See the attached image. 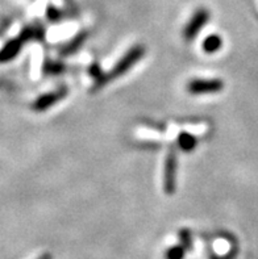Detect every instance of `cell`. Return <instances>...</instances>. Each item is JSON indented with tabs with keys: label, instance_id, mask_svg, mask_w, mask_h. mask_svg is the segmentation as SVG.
Returning a JSON list of instances; mask_svg holds the SVG:
<instances>
[{
	"label": "cell",
	"instance_id": "3",
	"mask_svg": "<svg viewBox=\"0 0 258 259\" xmlns=\"http://www.w3.org/2000/svg\"><path fill=\"white\" fill-rule=\"evenodd\" d=\"M176 172H178V158L174 150L169 151L165 159L164 190L167 195H173L176 190Z\"/></svg>",
	"mask_w": 258,
	"mask_h": 259
},
{
	"label": "cell",
	"instance_id": "10",
	"mask_svg": "<svg viewBox=\"0 0 258 259\" xmlns=\"http://www.w3.org/2000/svg\"><path fill=\"white\" fill-rule=\"evenodd\" d=\"M196 144H198V140L195 136L190 135L187 132H182L178 136V145L183 151L194 150L196 148Z\"/></svg>",
	"mask_w": 258,
	"mask_h": 259
},
{
	"label": "cell",
	"instance_id": "15",
	"mask_svg": "<svg viewBox=\"0 0 258 259\" xmlns=\"http://www.w3.org/2000/svg\"><path fill=\"white\" fill-rule=\"evenodd\" d=\"M37 259H53V255L50 253H44L43 255H40Z\"/></svg>",
	"mask_w": 258,
	"mask_h": 259
},
{
	"label": "cell",
	"instance_id": "1",
	"mask_svg": "<svg viewBox=\"0 0 258 259\" xmlns=\"http://www.w3.org/2000/svg\"><path fill=\"white\" fill-rule=\"evenodd\" d=\"M144 56L145 46L134 45L133 48H131V49L125 53L124 56L121 57L120 61L112 67L111 71L107 72V74L101 72L100 75L95 79V89H98V87L100 89V87H103L104 84H107L108 82H111V80L119 78V76L124 75L125 72L129 71V70H131Z\"/></svg>",
	"mask_w": 258,
	"mask_h": 259
},
{
	"label": "cell",
	"instance_id": "12",
	"mask_svg": "<svg viewBox=\"0 0 258 259\" xmlns=\"http://www.w3.org/2000/svg\"><path fill=\"white\" fill-rule=\"evenodd\" d=\"M187 250L182 246V245H176V246H171L166 250L165 253V259H183L186 255Z\"/></svg>",
	"mask_w": 258,
	"mask_h": 259
},
{
	"label": "cell",
	"instance_id": "8",
	"mask_svg": "<svg viewBox=\"0 0 258 259\" xmlns=\"http://www.w3.org/2000/svg\"><path fill=\"white\" fill-rule=\"evenodd\" d=\"M88 33L86 30H82V32H79L77 36H74V38L70 39L69 42L65 44V46L61 50V54L62 56H72V54H76L82 45L85 44V41L87 39Z\"/></svg>",
	"mask_w": 258,
	"mask_h": 259
},
{
	"label": "cell",
	"instance_id": "4",
	"mask_svg": "<svg viewBox=\"0 0 258 259\" xmlns=\"http://www.w3.org/2000/svg\"><path fill=\"white\" fill-rule=\"evenodd\" d=\"M209 20V12L206 10V8H199L193 15L191 20L187 23L186 28L183 30V37L186 39L187 42L193 41L199 32L202 30V28L208 23Z\"/></svg>",
	"mask_w": 258,
	"mask_h": 259
},
{
	"label": "cell",
	"instance_id": "5",
	"mask_svg": "<svg viewBox=\"0 0 258 259\" xmlns=\"http://www.w3.org/2000/svg\"><path fill=\"white\" fill-rule=\"evenodd\" d=\"M67 95H69V89H66V87H61V89L54 90L52 92L44 94V95L37 99L36 102L33 103V109L37 112L46 111V109L52 108L53 105H56L61 100H63Z\"/></svg>",
	"mask_w": 258,
	"mask_h": 259
},
{
	"label": "cell",
	"instance_id": "9",
	"mask_svg": "<svg viewBox=\"0 0 258 259\" xmlns=\"http://www.w3.org/2000/svg\"><path fill=\"white\" fill-rule=\"evenodd\" d=\"M223 46V39L222 37L217 36V34H211V36L207 37L202 44L203 50L207 53V54H213V53L219 52V49Z\"/></svg>",
	"mask_w": 258,
	"mask_h": 259
},
{
	"label": "cell",
	"instance_id": "14",
	"mask_svg": "<svg viewBox=\"0 0 258 259\" xmlns=\"http://www.w3.org/2000/svg\"><path fill=\"white\" fill-rule=\"evenodd\" d=\"M46 16H48V19H49L50 21L56 23V21H59V20H61V12H59L57 8H54V7H49V10L46 12Z\"/></svg>",
	"mask_w": 258,
	"mask_h": 259
},
{
	"label": "cell",
	"instance_id": "6",
	"mask_svg": "<svg viewBox=\"0 0 258 259\" xmlns=\"http://www.w3.org/2000/svg\"><path fill=\"white\" fill-rule=\"evenodd\" d=\"M24 45V41L20 37L8 39L4 46L0 49V63H7L16 58L21 52V48Z\"/></svg>",
	"mask_w": 258,
	"mask_h": 259
},
{
	"label": "cell",
	"instance_id": "2",
	"mask_svg": "<svg viewBox=\"0 0 258 259\" xmlns=\"http://www.w3.org/2000/svg\"><path fill=\"white\" fill-rule=\"evenodd\" d=\"M224 89L222 79H193L187 84V91L191 95H209L217 94Z\"/></svg>",
	"mask_w": 258,
	"mask_h": 259
},
{
	"label": "cell",
	"instance_id": "11",
	"mask_svg": "<svg viewBox=\"0 0 258 259\" xmlns=\"http://www.w3.org/2000/svg\"><path fill=\"white\" fill-rule=\"evenodd\" d=\"M44 74L48 75H56V74H61L63 71V65L58 63L57 61H52V59H45L43 67Z\"/></svg>",
	"mask_w": 258,
	"mask_h": 259
},
{
	"label": "cell",
	"instance_id": "16",
	"mask_svg": "<svg viewBox=\"0 0 258 259\" xmlns=\"http://www.w3.org/2000/svg\"><path fill=\"white\" fill-rule=\"evenodd\" d=\"M0 34H2V32H0Z\"/></svg>",
	"mask_w": 258,
	"mask_h": 259
},
{
	"label": "cell",
	"instance_id": "13",
	"mask_svg": "<svg viewBox=\"0 0 258 259\" xmlns=\"http://www.w3.org/2000/svg\"><path fill=\"white\" fill-rule=\"evenodd\" d=\"M179 245H182L187 251L193 247V234H191V232L187 228H185V229H182L179 232Z\"/></svg>",
	"mask_w": 258,
	"mask_h": 259
},
{
	"label": "cell",
	"instance_id": "7",
	"mask_svg": "<svg viewBox=\"0 0 258 259\" xmlns=\"http://www.w3.org/2000/svg\"><path fill=\"white\" fill-rule=\"evenodd\" d=\"M45 36V29L44 26L40 23L32 24V25L25 26L21 33H20V38L23 39L24 44L29 42V41H39V39H43Z\"/></svg>",
	"mask_w": 258,
	"mask_h": 259
}]
</instances>
